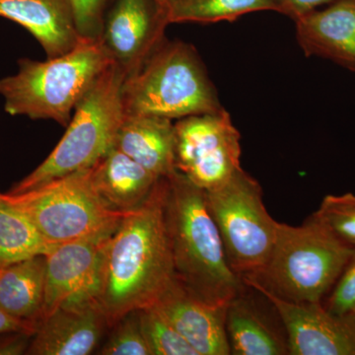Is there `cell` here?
<instances>
[{"label": "cell", "mask_w": 355, "mask_h": 355, "mask_svg": "<svg viewBox=\"0 0 355 355\" xmlns=\"http://www.w3.org/2000/svg\"><path fill=\"white\" fill-rule=\"evenodd\" d=\"M167 178L128 214L110 236L103 253L96 304L111 328L133 311L151 307L176 279L166 229Z\"/></svg>", "instance_id": "6da1fadb"}, {"label": "cell", "mask_w": 355, "mask_h": 355, "mask_svg": "<svg viewBox=\"0 0 355 355\" xmlns=\"http://www.w3.org/2000/svg\"><path fill=\"white\" fill-rule=\"evenodd\" d=\"M164 217L178 282L207 304L227 306L245 284L229 265L205 191L173 173L167 178Z\"/></svg>", "instance_id": "7a4b0ae2"}, {"label": "cell", "mask_w": 355, "mask_h": 355, "mask_svg": "<svg viewBox=\"0 0 355 355\" xmlns=\"http://www.w3.org/2000/svg\"><path fill=\"white\" fill-rule=\"evenodd\" d=\"M113 62L101 37L83 36L60 57L21 58L17 73L0 79L4 109L11 116L53 120L67 128L76 105Z\"/></svg>", "instance_id": "3957f363"}, {"label": "cell", "mask_w": 355, "mask_h": 355, "mask_svg": "<svg viewBox=\"0 0 355 355\" xmlns=\"http://www.w3.org/2000/svg\"><path fill=\"white\" fill-rule=\"evenodd\" d=\"M354 252L314 216L300 226L279 222L266 265L242 280L291 302H322Z\"/></svg>", "instance_id": "277c9868"}, {"label": "cell", "mask_w": 355, "mask_h": 355, "mask_svg": "<svg viewBox=\"0 0 355 355\" xmlns=\"http://www.w3.org/2000/svg\"><path fill=\"white\" fill-rule=\"evenodd\" d=\"M125 116L180 120L221 111L216 88L197 51L184 42H165L121 87Z\"/></svg>", "instance_id": "5b68a950"}, {"label": "cell", "mask_w": 355, "mask_h": 355, "mask_svg": "<svg viewBox=\"0 0 355 355\" xmlns=\"http://www.w3.org/2000/svg\"><path fill=\"white\" fill-rule=\"evenodd\" d=\"M125 70L114 62L96 79L76 105L67 132L46 160L9 193H21L93 167L113 148L123 123L121 87Z\"/></svg>", "instance_id": "8992f818"}, {"label": "cell", "mask_w": 355, "mask_h": 355, "mask_svg": "<svg viewBox=\"0 0 355 355\" xmlns=\"http://www.w3.org/2000/svg\"><path fill=\"white\" fill-rule=\"evenodd\" d=\"M0 200L22 212L55 247L107 239L132 212L116 211L103 202L93 186L90 168L25 193H0Z\"/></svg>", "instance_id": "52a82bcc"}, {"label": "cell", "mask_w": 355, "mask_h": 355, "mask_svg": "<svg viewBox=\"0 0 355 355\" xmlns=\"http://www.w3.org/2000/svg\"><path fill=\"white\" fill-rule=\"evenodd\" d=\"M205 193L231 268L241 279L260 272L279 225L266 209L261 184L240 168L227 182Z\"/></svg>", "instance_id": "ba28073f"}, {"label": "cell", "mask_w": 355, "mask_h": 355, "mask_svg": "<svg viewBox=\"0 0 355 355\" xmlns=\"http://www.w3.org/2000/svg\"><path fill=\"white\" fill-rule=\"evenodd\" d=\"M174 128L175 167L202 190L221 186L241 168V137L225 110L180 119Z\"/></svg>", "instance_id": "9c48e42d"}, {"label": "cell", "mask_w": 355, "mask_h": 355, "mask_svg": "<svg viewBox=\"0 0 355 355\" xmlns=\"http://www.w3.org/2000/svg\"><path fill=\"white\" fill-rule=\"evenodd\" d=\"M248 286L275 307L286 330L289 354L355 355V318L349 313L335 314L322 302H291L261 287Z\"/></svg>", "instance_id": "30bf717a"}, {"label": "cell", "mask_w": 355, "mask_h": 355, "mask_svg": "<svg viewBox=\"0 0 355 355\" xmlns=\"http://www.w3.org/2000/svg\"><path fill=\"white\" fill-rule=\"evenodd\" d=\"M109 238L67 243L46 254L42 319L60 308L96 303Z\"/></svg>", "instance_id": "8fae6325"}, {"label": "cell", "mask_w": 355, "mask_h": 355, "mask_svg": "<svg viewBox=\"0 0 355 355\" xmlns=\"http://www.w3.org/2000/svg\"><path fill=\"white\" fill-rule=\"evenodd\" d=\"M168 25L153 0H116L105 17L101 39L128 76L164 41Z\"/></svg>", "instance_id": "7c38bea8"}, {"label": "cell", "mask_w": 355, "mask_h": 355, "mask_svg": "<svg viewBox=\"0 0 355 355\" xmlns=\"http://www.w3.org/2000/svg\"><path fill=\"white\" fill-rule=\"evenodd\" d=\"M108 330V322L96 303L60 308L39 322L26 354H91Z\"/></svg>", "instance_id": "4fadbf2b"}, {"label": "cell", "mask_w": 355, "mask_h": 355, "mask_svg": "<svg viewBox=\"0 0 355 355\" xmlns=\"http://www.w3.org/2000/svg\"><path fill=\"white\" fill-rule=\"evenodd\" d=\"M154 306L198 355L231 354L225 324L227 306L202 302L191 295L177 279Z\"/></svg>", "instance_id": "5bb4252c"}, {"label": "cell", "mask_w": 355, "mask_h": 355, "mask_svg": "<svg viewBox=\"0 0 355 355\" xmlns=\"http://www.w3.org/2000/svg\"><path fill=\"white\" fill-rule=\"evenodd\" d=\"M294 22L307 57L326 58L355 72V0H336Z\"/></svg>", "instance_id": "9a60e30c"}, {"label": "cell", "mask_w": 355, "mask_h": 355, "mask_svg": "<svg viewBox=\"0 0 355 355\" xmlns=\"http://www.w3.org/2000/svg\"><path fill=\"white\" fill-rule=\"evenodd\" d=\"M226 307V333L230 354L234 355L289 354L284 328L261 306V294L244 284Z\"/></svg>", "instance_id": "2e32d148"}, {"label": "cell", "mask_w": 355, "mask_h": 355, "mask_svg": "<svg viewBox=\"0 0 355 355\" xmlns=\"http://www.w3.org/2000/svg\"><path fill=\"white\" fill-rule=\"evenodd\" d=\"M0 16L31 33L48 58L73 50L83 37L69 0H0Z\"/></svg>", "instance_id": "e0dca14e"}, {"label": "cell", "mask_w": 355, "mask_h": 355, "mask_svg": "<svg viewBox=\"0 0 355 355\" xmlns=\"http://www.w3.org/2000/svg\"><path fill=\"white\" fill-rule=\"evenodd\" d=\"M90 170L93 186L103 202L121 212L141 207L161 179L116 147Z\"/></svg>", "instance_id": "ac0fdd59"}, {"label": "cell", "mask_w": 355, "mask_h": 355, "mask_svg": "<svg viewBox=\"0 0 355 355\" xmlns=\"http://www.w3.org/2000/svg\"><path fill=\"white\" fill-rule=\"evenodd\" d=\"M114 147L158 178H168L177 171L175 128L169 119L125 114Z\"/></svg>", "instance_id": "d6986e66"}, {"label": "cell", "mask_w": 355, "mask_h": 355, "mask_svg": "<svg viewBox=\"0 0 355 355\" xmlns=\"http://www.w3.org/2000/svg\"><path fill=\"white\" fill-rule=\"evenodd\" d=\"M46 256L0 266V308L38 327L43 313Z\"/></svg>", "instance_id": "ffe728a7"}, {"label": "cell", "mask_w": 355, "mask_h": 355, "mask_svg": "<svg viewBox=\"0 0 355 355\" xmlns=\"http://www.w3.org/2000/svg\"><path fill=\"white\" fill-rule=\"evenodd\" d=\"M53 248L28 217L4 203L0 209V266L46 256Z\"/></svg>", "instance_id": "44dd1931"}, {"label": "cell", "mask_w": 355, "mask_h": 355, "mask_svg": "<svg viewBox=\"0 0 355 355\" xmlns=\"http://www.w3.org/2000/svg\"><path fill=\"white\" fill-rule=\"evenodd\" d=\"M279 12L275 0H177L167 15L168 23H216L235 21L245 14Z\"/></svg>", "instance_id": "7402d4cb"}, {"label": "cell", "mask_w": 355, "mask_h": 355, "mask_svg": "<svg viewBox=\"0 0 355 355\" xmlns=\"http://www.w3.org/2000/svg\"><path fill=\"white\" fill-rule=\"evenodd\" d=\"M140 324L153 355H198L156 306L139 310Z\"/></svg>", "instance_id": "603a6c76"}, {"label": "cell", "mask_w": 355, "mask_h": 355, "mask_svg": "<svg viewBox=\"0 0 355 355\" xmlns=\"http://www.w3.org/2000/svg\"><path fill=\"white\" fill-rule=\"evenodd\" d=\"M340 241L355 250V195H329L313 214Z\"/></svg>", "instance_id": "cb8c5ba5"}, {"label": "cell", "mask_w": 355, "mask_h": 355, "mask_svg": "<svg viewBox=\"0 0 355 355\" xmlns=\"http://www.w3.org/2000/svg\"><path fill=\"white\" fill-rule=\"evenodd\" d=\"M110 330L111 333L98 354L153 355L140 324L139 310L128 313L112 326Z\"/></svg>", "instance_id": "d4e9b609"}, {"label": "cell", "mask_w": 355, "mask_h": 355, "mask_svg": "<svg viewBox=\"0 0 355 355\" xmlns=\"http://www.w3.org/2000/svg\"><path fill=\"white\" fill-rule=\"evenodd\" d=\"M80 36L100 38L110 0H69Z\"/></svg>", "instance_id": "484cf974"}, {"label": "cell", "mask_w": 355, "mask_h": 355, "mask_svg": "<svg viewBox=\"0 0 355 355\" xmlns=\"http://www.w3.org/2000/svg\"><path fill=\"white\" fill-rule=\"evenodd\" d=\"M355 305V252L330 291L324 307L335 314H347Z\"/></svg>", "instance_id": "4316f807"}, {"label": "cell", "mask_w": 355, "mask_h": 355, "mask_svg": "<svg viewBox=\"0 0 355 355\" xmlns=\"http://www.w3.org/2000/svg\"><path fill=\"white\" fill-rule=\"evenodd\" d=\"M279 6V13L288 16L296 21L306 13L315 10L318 7L331 4L336 0H275Z\"/></svg>", "instance_id": "83f0119b"}, {"label": "cell", "mask_w": 355, "mask_h": 355, "mask_svg": "<svg viewBox=\"0 0 355 355\" xmlns=\"http://www.w3.org/2000/svg\"><path fill=\"white\" fill-rule=\"evenodd\" d=\"M32 336L23 331L0 334V355L26 354Z\"/></svg>", "instance_id": "f1b7e54d"}, {"label": "cell", "mask_w": 355, "mask_h": 355, "mask_svg": "<svg viewBox=\"0 0 355 355\" xmlns=\"http://www.w3.org/2000/svg\"><path fill=\"white\" fill-rule=\"evenodd\" d=\"M36 329V324L10 316L0 308V334L23 331L34 335Z\"/></svg>", "instance_id": "f546056e"}, {"label": "cell", "mask_w": 355, "mask_h": 355, "mask_svg": "<svg viewBox=\"0 0 355 355\" xmlns=\"http://www.w3.org/2000/svg\"><path fill=\"white\" fill-rule=\"evenodd\" d=\"M153 1L160 13H162L167 19L168 12L177 0H153Z\"/></svg>", "instance_id": "4dcf8cb0"}, {"label": "cell", "mask_w": 355, "mask_h": 355, "mask_svg": "<svg viewBox=\"0 0 355 355\" xmlns=\"http://www.w3.org/2000/svg\"><path fill=\"white\" fill-rule=\"evenodd\" d=\"M349 314L355 318V305L354 307L352 308V311H350Z\"/></svg>", "instance_id": "1f68e13d"}, {"label": "cell", "mask_w": 355, "mask_h": 355, "mask_svg": "<svg viewBox=\"0 0 355 355\" xmlns=\"http://www.w3.org/2000/svg\"><path fill=\"white\" fill-rule=\"evenodd\" d=\"M4 207V202H2L1 200H0V209H1L2 207Z\"/></svg>", "instance_id": "d6a6232c"}]
</instances>
